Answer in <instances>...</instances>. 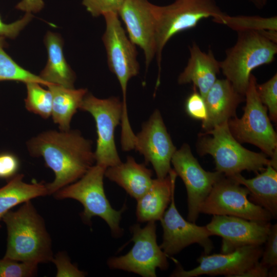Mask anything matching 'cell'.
Segmentation results:
<instances>
[{
  "label": "cell",
  "mask_w": 277,
  "mask_h": 277,
  "mask_svg": "<svg viewBox=\"0 0 277 277\" xmlns=\"http://www.w3.org/2000/svg\"><path fill=\"white\" fill-rule=\"evenodd\" d=\"M27 148L54 173V180L46 184L48 195L77 181L95 163L92 142L77 130L44 131L30 139Z\"/></svg>",
  "instance_id": "1"
},
{
  "label": "cell",
  "mask_w": 277,
  "mask_h": 277,
  "mask_svg": "<svg viewBox=\"0 0 277 277\" xmlns=\"http://www.w3.org/2000/svg\"><path fill=\"white\" fill-rule=\"evenodd\" d=\"M7 231L4 258L38 265L53 258L52 240L43 217L30 201L3 217Z\"/></svg>",
  "instance_id": "2"
},
{
  "label": "cell",
  "mask_w": 277,
  "mask_h": 277,
  "mask_svg": "<svg viewBox=\"0 0 277 277\" xmlns=\"http://www.w3.org/2000/svg\"><path fill=\"white\" fill-rule=\"evenodd\" d=\"M197 148L201 155H211L216 171L226 176L240 173L243 170L261 171L271 164L270 159L264 153L243 147L232 135L228 122L200 134Z\"/></svg>",
  "instance_id": "3"
},
{
  "label": "cell",
  "mask_w": 277,
  "mask_h": 277,
  "mask_svg": "<svg viewBox=\"0 0 277 277\" xmlns=\"http://www.w3.org/2000/svg\"><path fill=\"white\" fill-rule=\"evenodd\" d=\"M234 45L227 50L220 62V69L234 89L245 96L252 71L271 63L277 53L276 43L260 31H238Z\"/></svg>",
  "instance_id": "4"
},
{
  "label": "cell",
  "mask_w": 277,
  "mask_h": 277,
  "mask_svg": "<svg viewBox=\"0 0 277 277\" xmlns=\"http://www.w3.org/2000/svg\"><path fill=\"white\" fill-rule=\"evenodd\" d=\"M106 169L95 164L77 181L60 189L53 195L58 200L72 199L78 201L84 207L81 216L85 223L89 224L92 217L98 216L106 222L114 236H119L123 233L120 223L125 206L116 210L107 199L103 183Z\"/></svg>",
  "instance_id": "5"
},
{
  "label": "cell",
  "mask_w": 277,
  "mask_h": 277,
  "mask_svg": "<svg viewBox=\"0 0 277 277\" xmlns=\"http://www.w3.org/2000/svg\"><path fill=\"white\" fill-rule=\"evenodd\" d=\"M256 80L251 74L245 92L246 105L241 118L236 116L228 121L234 137L240 143L253 144L270 157V165L277 169V135L256 91Z\"/></svg>",
  "instance_id": "6"
},
{
  "label": "cell",
  "mask_w": 277,
  "mask_h": 277,
  "mask_svg": "<svg viewBox=\"0 0 277 277\" xmlns=\"http://www.w3.org/2000/svg\"><path fill=\"white\" fill-rule=\"evenodd\" d=\"M103 16L106 28L102 41L106 51L109 68L116 76L122 91L121 129L127 132L131 129L127 110V85L129 81L139 73L137 52L136 46L122 27L118 14L108 13Z\"/></svg>",
  "instance_id": "7"
},
{
  "label": "cell",
  "mask_w": 277,
  "mask_h": 277,
  "mask_svg": "<svg viewBox=\"0 0 277 277\" xmlns=\"http://www.w3.org/2000/svg\"><path fill=\"white\" fill-rule=\"evenodd\" d=\"M156 17V46L160 84L163 50L174 35L195 27L204 18L211 17L213 21L224 14L215 0H176L164 6H155Z\"/></svg>",
  "instance_id": "8"
},
{
  "label": "cell",
  "mask_w": 277,
  "mask_h": 277,
  "mask_svg": "<svg viewBox=\"0 0 277 277\" xmlns=\"http://www.w3.org/2000/svg\"><path fill=\"white\" fill-rule=\"evenodd\" d=\"M79 109L90 113L95 122V164L106 169L121 163L114 138L115 128L121 124L122 115L123 104L120 98L116 96L99 98L88 92Z\"/></svg>",
  "instance_id": "9"
},
{
  "label": "cell",
  "mask_w": 277,
  "mask_h": 277,
  "mask_svg": "<svg viewBox=\"0 0 277 277\" xmlns=\"http://www.w3.org/2000/svg\"><path fill=\"white\" fill-rule=\"evenodd\" d=\"M130 229L133 246L126 254L110 258L107 262L109 267L143 277L156 276L157 268L166 270L169 266L168 256L157 243L155 222H148L143 228L135 224Z\"/></svg>",
  "instance_id": "10"
},
{
  "label": "cell",
  "mask_w": 277,
  "mask_h": 277,
  "mask_svg": "<svg viewBox=\"0 0 277 277\" xmlns=\"http://www.w3.org/2000/svg\"><path fill=\"white\" fill-rule=\"evenodd\" d=\"M249 191L231 177L223 176L213 186L200 208V212L209 215H230L248 220L270 222L271 215L252 203Z\"/></svg>",
  "instance_id": "11"
},
{
  "label": "cell",
  "mask_w": 277,
  "mask_h": 277,
  "mask_svg": "<svg viewBox=\"0 0 277 277\" xmlns=\"http://www.w3.org/2000/svg\"><path fill=\"white\" fill-rule=\"evenodd\" d=\"M171 163L177 176L183 181L187 190L188 221L195 223L200 208L214 185L224 175L217 171L205 170L193 155L190 148L184 144L173 154Z\"/></svg>",
  "instance_id": "12"
},
{
  "label": "cell",
  "mask_w": 277,
  "mask_h": 277,
  "mask_svg": "<svg viewBox=\"0 0 277 277\" xmlns=\"http://www.w3.org/2000/svg\"><path fill=\"white\" fill-rule=\"evenodd\" d=\"M151 163L157 178L163 179L172 169L171 161L176 150L168 133L160 111L155 109L142 129L135 134L134 149Z\"/></svg>",
  "instance_id": "13"
},
{
  "label": "cell",
  "mask_w": 277,
  "mask_h": 277,
  "mask_svg": "<svg viewBox=\"0 0 277 277\" xmlns=\"http://www.w3.org/2000/svg\"><path fill=\"white\" fill-rule=\"evenodd\" d=\"M263 249L259 245H248L228 253L203 254L197 259L199 265L190 270L178 267L171 274L175 277H194L201 275L239 277L258 262Z\"/></svg>",
  "instance_id": "14"
},
{
  "label": "cell",
  "mask_w": 277,
  "mask_h": 277,
  "mask_svg": "<svg viewBox=\"0 0 277 277\" xmlns=\"http://www.w3.org/2000/svg\"><path fill=\"white\" fill-rule=\"evenodd\" d=\"M163 228V241L160 246L168 256L180 252L185 247L198 244L204 253L209 254L213 248L210 237L212 235L206 226H198L186 221L179 213L174 202V192L169 208L160 220Z\"/></svg>",
  "instance_id": "15"
},
{
  "label": "cell",
  "mask_w": 277,
  "mask_h": 277,
  "mask_svg": "<svg viewBox=\"0 0 277 277\" xmlns=\"http://www.w3.org/2000/svg\"><path fill=\"white\" fill-rule=\"evenodd\" d=\"M155 6L148 0H124L118 12L128 37L143 51L146 68L156 53Z\"/></svg>",
  "instance_id": "16"
},
{
  "label": "cell",
  "mask_w": 277,
  "mask_h": 277,
  "mask_svg": "<svg viewBox=\"0 0 277 277\" xmlns=\"http://www.w3.org/2000/svg\"><path fill=\"white\" fill-rule=\"evenodd\" d=\"M271 223L230 216L214 215L206 226L212 235L222 238L221 253H228L248 245L265 243Z\"/></svg>",
  "instance_id": "17"
},
{
  "label": "cell",
  "mask_w": 277,
  "mask_h": 277,
  "mask_svg": "<svg viewBox=\"0 0 277 277\" xmlns=\"http://www.w3.org/2000/svg\"><path fill=\"white\" fill-rule=\"evenodd\" d=\"M244 96L227 79H217L204 98L207 116L202 122L203 130L207 132L235 116L236 110Z\"/></svg>",
  "instance_id": "18"
},
{
  "label": "cell",
  "mask_w": 277,
  "mask_h": 277,
  "mask_svg": "<svg viewBox=\"0 0 277 277\" xmlns=\"http://www.w3.org/2000/svg\"><path fill=\"white\" fill-rule=\"evenodd\" d=\"M190 56L187 66L179 76L180 85L193 83L200 94L204 98L216 81L220 70V62L211 50L202 51L196 43L189 47Z\"/></svg>",
  "instance_id": "19"
},
{
  "label": "cell",
  "mask_w": 277,
  "mask_h": 277,
  "mask_svg": "<svg viewBox=\"0 0 277 277\" xmlns=\"http://www.w3.org/2000/svg\"><path fill=\"white\" fill-rule=\"evenodd\" d=\"M176 176L171 169L165 177L153 179L149 189L137 200L136 215L138 222L160 221L171 202Z\"/></svg>",
  "instance_id": "20"
},
{
  "label": "cell",
  "mask_w": 277,
  "mask_h": 277,
  "mask_svg": "<svg viewBox=\"0 0 277 277\" xmlns=\"http://www.w3.org/2000/svg\"><path fill=\"white\" fill-rule=\"evenodd\" d=\"M152 171L143 164L137 163L128 156L125 163L106 168L105 176L122 187L136 200L150 188L153 179Z\"/></svg>",
  "instance_id": "21"
},
{
  "label": "cell",
  "mask_w": 277,
  "mask_h": 277,
  "mask_svg": "<svg viewBox=\"0 0 277 277\" xmlns=\"http://www.w3.org/2000/svg\"><path fill=\"white\" fill-rule=\"evenodd\" d=\"M48 58L39 77L46 83L73 88L76 75L63 52V41L57 33L48 31L44 37Z\"/></svg>",
  "instance_id": "22"
},
{
  "label": "cell",
  "mask_w": 277,
  "mask_h": 277,
  "mask_svg": "<svg viewBox=\"0 0 277 277\" xmlns=\"http://www.w3.org/2000/svg\"><path fill=\"white\" fill-rule=\"evenodd\" d=\"M231 177L248 189L252 203L267 210L273 218L277 216V171L269 165L252 179H246L240 173Z\"/></svg>",
  "instance_id": "23"
},
{
  "label": "cell",
  "mask_w": 277,
  "mask_h": 277,
  "mask_svg": "<svg viewBox=\"0 0 277 277\" xmlns=\"http://www.w3.org/2000/svg\"><path fill=\"white\" fill-rule=\"evenodd\" d=\"M52 96L51 116L61 131L70 129V123L79 109L82 102L88 92L86 88L75 89L50 84L47 86Z\"/></svg>",
  "instance_id": "24"
},
{
  "label": "cell",
  "mask_w": 277,
  "mask_h": 277,
  "mask_svg": "<svg viewBox=\"0 0 277 277\" xmlns=\"http://www.w3.org/2000/svg\"><path fill=\"white\" fill-rule=\"evenodd\" d=\"M24 174L17 173L0 188V222L14 207L33 199L48 195L46 184L36 182L27 183L24 181Z\"/></svg>",
  "instance_id": "25"
},
{
  "label": "cell",
  "mask_w": 277,
  "mask_h": 277,
  "mask_svg": "<svg viewBox=\"0 0 277 277\" xmlns=\"http://www.w3.org/2000/svg\"><path fill=\"white\" fill-rule=\"evenodd\" d=\"M5 38L0 36V82L13 81L36 82L47 86L49 84L43 81L39 75H35L24 69L16 63L5 51Z\"/></svg>",
  "instance_id": "26"
},
{
  "label": "cell",
  "mask_w": 277,
  "mask_h": 277,
  "mask_svg": "<svg viewBox=\"0 0 277 277\" xmlns=\"http://www.w3.org/2000/svg\"><path fill=\"white\" fill-rule=\"evenodd\" d=\"M25 84L26 109L43 118H48L52 112V96L50 91L43 88L38 83L31 82Z\"/></svg>",
  "instance_id": "27"
},
{
  "label": "cell",
  "mask_w": 277,
  "mask_h": 277,
  "mask_svg": "<svg viewBox=\"0 0 277 277\" xmlns=\"http://www.w3.org/2000/svg\"><path fill=\"white\" fill-rule=\"evenodd\" d=\"M214 22L226 25L237 31L277 30L276 16L271 17L258 16H231L224 14Z\"/></svg>",
  "instance_id": "28"
},
{
  "label": "cell",
  "mask_w": 277,
  "mask_h": 277,
  "mask_svg": "<svg viewBox=\"0 0 277 277\" xmlns=\"http://www.w3.org/2000/svg\"><path fill=\"white\" fill-rule=\"evenodd\" d=\"M258 96L269 113V118L276 122L277 120V74L262 84H256Z\"/></svg>",
  "instance_id": "29"
},
{
  "label": "cell",
  "mask_w": 277,
  "mask_h": 277,
  "mask_svg": "<svg viewBox=\"0 0 277 277\" xmlns=\"http://www.w3.org/2000/svg\"><path fill=\"white\" fill-rule=\"evenodd\" d=\"M37 264L0 259V277H32L37 272Z\"/></svg>",
  "instance_id": "30"
},
{
  "label": "cell",
  "mask_w": 277,
  "mask_h": 277,
  "mask_svg": "<svg viewBox=\"0 0 277 277\" xmlns=\"http://www.w3.org/2000/svg\"><path fill=\"white\" fill-rule=\"evenodd\" d=\"M260 263L270 269L277 268V224L271 225Z\"/></svg>",
  "instance_id": "31"
},
{
  "label": "cell",
  "mask_w": 277,
  "mask_h": 277,
  "mask_svg": "<svg viewBox=\"0 0 277 277\" xmlns=\"http://www.w3.org/2000/svg\"><path fill=\"white\" fill-rule=\"evenodd\" d=\"M124 0H82V4L92 16L97 17L118 11Z\"/></svg>",
  "instance_id": "32"
},
{
  "label": "cell",
  "mask_w": 277,
  "mask_h": 277,
  "mask_svg": "<svg viewBox=\"0 0 277 277\" xmlns=\"http://www.w3.org/2000/svg\"><path fill=\"white\" fill-rule=\"evenodd\" d=\"M51 262L56 267L57 277H83L86 275L84 271L78 269L76 266L71 262L68 254L64 251H59L54 255Z\"/></svg>",
  "instance_id": "33"
},
{
  "label": "cell",
  "mask_w": 277,
  "mask_h": 277,
  "mask_svg": "<svg viewBox=\"0 0 277 277\" xmlns=\"http://www.w3.org/2000/svg\"><path fill=\"white\" fill-rule=\"evenodd\" d=\"M194 90L187 97L185 103V109L187 114L192 118L204 121L207 112L204 98Z\"/></svg>",
  "instance_id": "34"
},
{
  "label": "cell",
  "mask_w": 277,
  "mask_h": 277,
  "mask_svg": "<svg viewBox=\"0 0 277 277\" xmlns=\"http://www.w3.org/2000/svg\"><path fill=\"white\" fill-rule=\"evenodd\" d=\"M20 166L18 157L9 152L0 153V179H11L17 174Z\"/></svg>",
  "instance_id": "35"
},
{
  "label": "cell",
  "mask_w": 277,
  "mask_h": 277,
  "mask_svg": "<svg viewBox=\"0 0 277 277\" xmlns=\"http://www.w3.org/2000/svg\"><path fill=\"white\" fill-rule=\"evenodd\" d=\"M33 17L32 13H26L21 19L8 24L3 21L0 14V36L5 38H15L31 21Z\"/></svg>",
  "instance_id": "36"
},
{
  "label": "cell",
  "mask_w": 277,
  "mask_h": 277,
  "mask_svg": "<svg viewBox=\"0 0 277 277\" xmlns=\"http://www.w3.org/2000/svg\"><path fill=\"white\" fill-rule=\"evenodd\" d=\"M44 7L43 0H22L15 6V8L26 13H37Z\"/></svg>",
  "instance_id": "37"
},
{
  "label": "cell",
  "mask_w": 277,
  "mask_h": 277,
  "mask_svg": "<svg viewBox=\"0 0 277 277\" xmlns=\"http://www.w3.org/2000/svg\"><path fill=\"white\" fill-rule=\"evenodd\" d=\"M269 269L257 262L246 271L241 274L239 277H266L269 276Z\"/></svg>",
  "instance_id": "38"
},
{
  "label": "cell",
  "mask_w": 277,
  "mask_h": 277,
  "mask_svg": "<svg viewBox=\"0 0 277 277\" xmlns=\"http://www.w3.org/2000/svg\"><path fill=\"white\" fill-rule=\"evenodd\" d=\"M249 1L251 2L258 8H261L265 5L267 0H249Z\"/></svg>",
  "instance_id": "39"
}]
</instances>
